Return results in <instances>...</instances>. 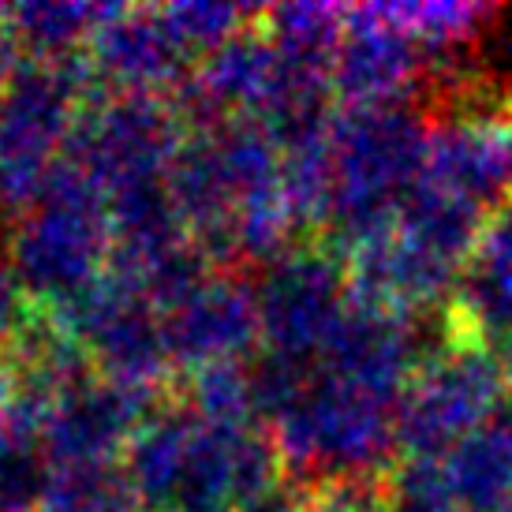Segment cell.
Masks as SVG:
<instances>
[{
    "label": "cell",
    "instance_id": "cell-1",
    "mask_svg": "<svg viewBox=\"0 0 512 512\" xmlns=\"http://www.w3.org/2000/svg\"><path fill=\"white\" fill-rule=\"evenodd\" d=\"M509 374L494 344L460 322L449 307L438 314V341L423 352L397 408L400 456L441 460L509 400Z\"/></svg>",
    "mask_w": 512,
    "mask_h": 512
},
{
    "label": "cell",
    "instance_id": "cell-2",
    "mask_svg": "<svg viewBox=\"0 0 512 512\" xmlns=\"http://www.w3.org/2000/svg\"><path fill=\"white\" fill-rule=\"evenodd\" d=\"M427 165V120L412 105L363 109L341 135V221L352 243L397 225Z\"/></svg>",
    "mask_w": 512,
    "mask_h": 512
},
{
    "label": "cell",
    "instance_id": "cell-3",
    "mask_svg": "<svg viewBox=\"0 0 512 512\" xmlns=\"http://www.w3.org/2000/svg\"><path fill=\"white\" fill-rule=\"evenodd\" d=\"M356 27L341 53V86L363 109L404 105V98L427 79V49L412 34L393 27L370 4L352 15Z\"/></svg>",
    "mask_w": 512,
    "mask_h": 512
},
{
    "label": "cell",
    "instance_id": "cell-4",
    "mask_svg": "<svg viewBox=\"0 0 512 512\" xmlns=\"http://www.w3.org/2000/svg\"><path fill=\"white\" fill-rule=\"evenodd\" d=\"M449 311L490 344L512 337V202L486 221Z\"/></svg>",
    "mask_w": 512,
    "mask_h": 512
},
{
    "label": "cell",
    "instance_id": "cell-5",
    "mask_svg": "<svg viewBox=\"0 0 512 512\" xmlns=\"http://www.w3.org/2000/svg\"><path fill=\"white\" fill-rule=\"evenodd\" d=\"M460 512H501L512 501V397L494 419L441 456Z\"/></svg>",
    "mask_w": 512,
    "mask_h": 512
},
{
    "label": "cell",
    "instance_id": "cell-6",
    "mask_svg": "<svg viewBox=\"0 0 512 512\" xmlns=\"http://www.w3.org/2000/svg\"><path fill=\"white\" fill-rule=\"evenodd\" d=\"M382 19L404 34H412L427 53H453L475 42L498 19L494 4H468V0H400V4H374Z\"/></svg>",
    "mask_w": 512,
    "mask_h": 512
},
{
    "label": "cell",
    "instance_id": "cell-7",
    "mask_svg": "<svg viewBox=\"0 0 512 512\" xmlns=\"http://www.w3.org/2000/svg\"><path fill=\"white\" fill-rule=\"evenodd\" d=\"M378 512H460L441 460L400 456L378 479Z\"/></svg>",
    "mask_w": 512,
    "mask_h": 512
},
{
    "label": "cell",
    "instance_id": "cell-8",
    "mask_svg": "<svg viewBox=\"0 0 512 512\" xmlns=\"http://www.w3.org/2000/svg\"><path fill=\"white\" fill-rule=\"evenodd\" d=\"M505 90H509V98H512V38H509V45H505Z\"/></svg>",
    "mask_w": 512,
    "mask_h": 512
},
{
    "label": "cell",
    "instance_id": "cell-9",
    "mask_svg": "<svg viewBox=\"0 0 512 512\" xmlns=\"http://www.w3.org/2000/svg\"><path fill=\"white\" fill-rule=\"evenodd\" d=\"M501 363H505V374H509V382H512V337L505 341V356H501Z\"/></svg>",
    "mask_w": 512,
    "mask_h": 512
},
{
    "label": "cell",
    "instance_id": "cell-10",
    "mask_svg": "<svg viewBox=\"0 0 512 512\" xmlns=\"http://www.w3.org/2000/svg\"><path fill=\"white\" fill-rule=\"evenodd\" d=\"M501 512H512V501H509V505H505V509H501Z\"/></svg>",
    "mask_w": 512,
    "mask_h": 512
}]
</instances>
